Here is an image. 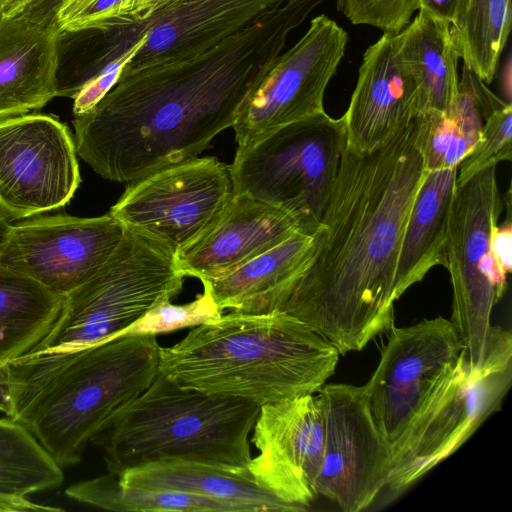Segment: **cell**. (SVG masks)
<instances>
[{"label":"cell","mask_w":512,"mask_h":512,"mask_svg":"<svg viewBox=\"0 0 512 512\" xmlns=\"http://www.w3.org/2000/svg\"><path fill=\"white\" fill-rule=\"evenodd\" d=\"M252 443L258 455L247 470L281 501L301 511L317 496L324 422L318 395L305 394L260 406Z\"/></svg>","instance_id":"17"},{"label":"cell","mask_w":512,"mask_h":512,"mask_svg":"<svg viewBox=\"0 0 512 512\" xmlns=\"http://www.w3.org/2000/svg\"><path fill=\"white\" fill-rule=\"evenodd\" d=\"M299 231L284 211L245 195L232 198L211 225L175 253L184 276L222 278Z\"/></svg>","instance_id":"19"},{"label":"cell","mask_w":512,"mask_h":512,"mask_svg":"<svg viewBox=\"0 0 512 512\" xmlns=\"http://www.w3.org/2000/svg\"><path fill=\"white\" fill-rule=\"evenodd\" d=\"M141 43L142 39L82 86L73 98L74 115L89 111L115 86L124 66L133 58Z\"/></svg>","instance_id":"34"},{"label":"cell","mask_w":512,"mask_h":512,"mask_svg":"<svg viewBox=\"0 0 512 512\" xmlns=\"http://www.w3.org/2000/svg\"><path fill=\"white\" fill-rule=\"evenodd\" d=\"M184 277L167 245L125 228L108 260L64 296L54 324L28 353L61 351L117 337L152 307L175 298Z\"/></svg>","instance_id":"7"},{"label":"cell","mask_w":512,"mask_h":512,"mask_svg":"<svg viewBox=\"0 0 512 512\" xmlns=\"http://www.w3.org/2000/svg\"><path fill=\"white\" fill-rule=\"evenodd\" d=\"M285 1L172 0L140 20L61 30L56 40L57 96L73 99L86 82L140 39L121 76L197 56Z\"/></svg>","instance_id":"6"},{"label":"cell","mask_w":512,"mask_h":512,"mask_svg":"<svg viewBox=\"0 0 512 512\" xmlns=\"http://www.w3.org/2000/svg\"><path fill=\"white\" fill-rule=\"evenodd\" d=\"M467 0H418V11L452 26L460 16Z\"/></svg>","instance_id":"36"},{"label":"cell","mask_w":512,"mask_h":512,"mask_svg":"<svg viewBox=\"0 0 512 512\" xmlns=\"http://www.w3.org/2000/svg\"><path fill=\"white\" fill-rule=\"evenodd\" d=\"M340 353L300 320L279 311H233L161 347L159 371L178 385L259 406L318 392Z\"/></svg>","instance_id":"4"},{"label":"cell","mask_w":512,"mask_h":512,"mask_svg":"<svg viewBox=\"0 0 512 512\" xmlns=\"http://www.w3.org/2000/svg\"><path fill=\"white\" fill-rule=\"evenodd\" d=\"M232 196L229 166L195 157L130 182L109 213L176 253L211 225Z\"/></svg>","instance_id":"11"},{"label":"cell","mask_w":512,"mask_h":512,"mask_svg":"<svg viewBox=\"0 0 512 512\" xmlns=\"http://www.w3.org/2000/svg\"><path fill=\"white\" fill-rule=\"evenodd\" d=\"M510 191L507 200V217L500 225H496L491 234L490 250L500 271L508 276L512 268V225L510 209Z\"/></svg>","instance_id":"35"},{"label":"cell","mask_w":512,"mask_h":512,"mask_svg":"<svg viewBox=\"0 0 512 512\" xmlns=\"http://www.w3.org/2000/svg\"><path fill=\"white\" fill-rule=\"evenodd\" d=\"M421 112L418 86L384 33L363 54L355 89L342 116L346 144L370 152L406 128Z\"/></svg>","instance_id":"18"},{"label":"cell","mask_w":512,"mask_h":512,"mask_svg":"<svg viewBox=\"0 0 512 512\" xmlns=\"http://www.w3.org/2000/svg\"><path fill=\"white\" fill-rule=\"evenodd\" d=\"M511 382L512 350L493 354L481 369L472 368L463 350L391 450L386 484L375 505L394 501L464 444L500 410Z\"/></svg>","instance_id":"10"},{"label":"cell","mask_w":512,"mask_h":512,"mask_svg":"<svg viewBox=\"0 0 512 512\" xmlns=\"http://www.w3.org/2000/svg\"><path fill=\"white\" fill-rule=\"evenodd\" d=\"M338 11L353 24L398 34L418 10V0H336Z\"/></svg>","instance_id":"33"},{"label":"cell","mask_w":512,"mask_h":512,"mask_svg":"<svg viewBox=\"0 0 512 512\" xmlns=\"http://www.w3.org/2000/svg\"><path fill=\"white\" fill-rule=\"evenodd\" d=\"M426 172L414 120L370 152L346 144L311 250L270 312L300 320L340 354L389 331L400 246Z\"/></svg>","instance_id":"2"},{"label":"cell","mask_w":512,"mask_h":512,"mask_svg":"<svg viewBox=\"0 0 512 512\" xmlns=\"http://www.w3.org/2000/svg\"><path fill=\"white\" fill-rule=\"evenodd\" d=\"M172 0H132L125 22L140 20Z\"/></svg>","instance_id":"39"},{"label":"cell","mask_w":512,"mask_h":512,"mask_svg":"<svg viewBox=\"0 0 512 512\" xmlns=\"http://www.w3.org/2000/svg\"><path fill=\"white\" fill-rule=\"evenodd\" d=\"M125 228L110 213L53 215L11 225L1 266L65 296L87 281L119 245Z\"/></svg>","instance_id":"16"},{"label":"cell","mask_w":512,"mask_h":512,"mask_svg":"<svg viewBox=\"0 0 512 512\" xmlns=\"http://www.w3.org/2000/svg\"><path fill=\"white\" fill-rule=\"evenodd\" d=\"M507 103L491 92L486 83L464 65L456 95L445 113L455 121L473 148L480 137L485 118Z\"/></svg>","instance_id":"32"},{"label":"cell","mask_w":512,"mask_h":512,"mask_svg":"<svg viewBox=\"0 0 512 512\" xmlns=\"http://www.w3.org/2000/svg\"><path fill=\"white\" fill-rule=\"evenodd\" d=\"M501 210L496 166H490L456 189L448 223L443 266L453 289L450 321L474 369L483 368L493 347L510 333L491 324L507 287L490 250Z\"/></svg>","instance_id":"9"},{"label":"cell","mask_w":512,"mask_h":512,"mask_svg":"<svg viewBox=\"0 0 512 512\" xmlns=\"http://www.w3.org/2000/svg\"><path fill=\"white\" fill-rule=\"evenodd\" d=\"M458 167L427 171L410 209L397 260L398 300L428 271L444 264V250Z\"/></svg>","instance_id":"22"},{"label":"cell","mask_w":512,"mask_h":512,"mask_svg":"<svg viewBox=\"0 0 512 512\" xmlns=\"http://www.w3.org/2000/svg\"><path fill=\"white\" fill-rule=\"evenodd\" d=\"M347 42L346 31L335 21L324 14L314 17L306 33L277 57L245 99L232 126L238 148L324 112V93Z\"/></svg>","instance_id":"12"},{"label":"cell","mask_w":512,"mask_h":512,"mask_svg":"<svg viewBox=\"0 0 512 512\" xmlns=\"http://www.w3.org/2000/svg\"><path fill=\"white\" fill-rule=\"evenodd\" d=\"M346 146L343 118L325 111L289 124L245 148L229 166L233 194L276 207L315 234Z\"/></svg>","instance_id":"8"},{"label":"cell","mask_w":512,"mask_h":512,"mask_svg":"<svg viewBox=\"0 0 512 512\" xmlns=\"http://www.w3.org/2000/svg\"><path fill=\"white\" fill-rule=\"evenodd\" d=\"M397 50L419 90L421 112H447L458 88V60L450 26L419 11L395 34Z\"/></svg>","instance_id":"24"},{"label":"cell","mask_w":512,"mask_h":512,"mask_svg":"<svg viewBox=\"0 0 512 512\" xmlns=\"http://www.w3.org/2000/svg\"><path fill=\"white\" fill-rule=\"evenodd\" d=\"M160 352L156 335L125 334L9 360L11 419L61 468L74 466L108 416L150 386Z\"/></svg>","instance_id":"3"},{"label":"cell","mask_w":512,"mask_h":512,"mask_svg":"<svg viewBox=\"0 0 512 512\" xmlns=\"http://www.w3.org/2000/svg\"><path fill=\"white\" fill-rule=\"evenodd\" d=\"M511 0H467L450 33L464 65L484 83L494 79L511 29Z\"/></svg>","instance_id":"26"},{"label":"cell","mask_w":512,"mask_h":512,"mask_svg":"<svg viewBox=\"0 0 512 512\" xmlns=\"http://www.w3.org/2000/svg\"><path fill=\"white\" fill-rule=\"evenodd\" d=\"M29 0H0V17L14 16Z\"/></svg>","instance_id":"40"},{"label":"cell","mask_w":512,"mask_h":512,"mask_svg":"<svg viewBox=\"0 0 512 512\" xmlns=\"http://www.w3.org/2000/svg\"><path fill=\"white\" fill-rule=\"evenodd\" d=\"M512 106L507 103L484 120L478 141L458 167L456 189L473 176L501 161L512 159Z\"/></svg>","instance_id":"30"},{"label":"cell","mask_w":512,"mask_h":512,"mask_svg":"<svg viewBox=\"0 0 512 512\" xmlns=\"http://www.w3.org/2000/svg\"><path fill=\"white\" fill-rule=\"evenodd\" d=\"M81 182L69 128L45 114L0 120V212L25 219L65 206Z\"/></svg>","instance_id":"14"},{"label":"cell","mask_w":512,"mask_h":512,"mask_svg":"<svg viewBox=\"0 0 512 512\" xmlns=\"http://www.w3.org/2000/svg\"><path fill=\"white\" fill-rule=\"evenodd\" d=\"M0 511H63V509L34 503L26 498L0 495Z\"/></svg>","instance_id":"37"},{"label":"cell","mask_w":512,"mask_h":512,"mask_svg":"<svg viewBox=\"0 0 512 512\" xmlns=\"http://www.w3.org/2000/svg\"><path fill=\"white\" fill-rule=\"evenodd\" d=\"M0 411L11 418L13 416V400L8 362L0 360Z\"/></svg>","instance_id":"38"},{"label":"cell","mask_w":512,"mask_h":512,"mask_svg":"<svg viewBox=\"0 0 512 512\" xmlns=\"http://www.w3.org/2000/svg\"><path fill=\"white\" fill-rule=\"evenodd\" d=\"M222 312L210 292L198 295L193 301L176 305L171 300L163 301L129 326L119 336L125 334L158 335L179 329L213 323L222 317Z\"/></svg>","instance_id":"31"},{"label":"cell","mask_w":512,"mask_h":512,"mask_svg":"<svg viewBox=\"0 0 512 512\" xmlns=\"http://www.w3.org/2000/svg\"><path fill=\"white\" fill-rule=\"evenodd\" d=\"M254 402L185 388L160 371L140 395L113 411L92 436L108 473L163 458L245 469Z\"/></svg>","instance_id":"5"},{"label":"cell","mask_w":512,"mask_h":512,"mask_svg":"<svg viewBox=\"0 0 512 512\" xmlns=\"http://www.w3.org/2000/svg\"><path fill=\"white\" fill-rule=\"evenodd\" d=\"M55 27L22 15L0 17V120L56 97Z\"/></svg>","instance_id":"20"},{"label":"cell","mask_w":512,"mask_h":512,"mask_svg":"<svg viewBox=\"0 0 512 512\" xmlns=\"http://www.w3.org/2000/svg\"><path fill=\"white\" fill-rule=\"evenodd\" d=\"M463 350L452 322L443 316L389 330L379 364L363 390L390 453Z\"/></svg>","instance_id":"13"},{"label":"cell","mask_w":512,"mask_h":512,"mask_svg":"<svg viewBox=\"0 0 512 512\" xmlns=\"http://www.w3.org/2000/svg\"><path fill=\"white\" fill-rule=\"evenodd\" d=\"M325 0H286L207 51L121 76L74 115L78 155L105 179L130 183L201 154L232 127L285 47Z\"/></svg>","instance_id":"1"},{"label":"cell","mask_w":512,"mask_h":512,"mask_svg":"<svg viewBox=\"0 0 512 512\" xmlns=\"http://www.w3.org/2000/svg\"><path fill=\"white\" fill-rule=\"evenodd\" d=\"M62 469L26 427L0 418V495L26 498L58 488Z\"/></svg>","instance_id":"28"},{"label":"cell","mask_w":512,"mask_h":512,"mask_svg":"<svg viewBox=\"0 0 512 512\" xmlns=\"http://www.w3.org/2000/svg\"><path fill=\"white\" fill-rule=\"evenodd\" d=\"M11 224L0 212V253ZM64 296L0 264V360L31 351L47 334L62 308Z\"/></svg>","instance_id":"25"},{"label":"cell","mask_w":512,"mask_h":512,"mask_svg":"<svg viewBox=\"0 0 512 512\" xmlns=\"http://www.w3.org/2000/svg\"><path fill=\"white\" fill-rule=\"evenodd\" d=\"M318 392L324 450L316 494L345 512L367 510L385 487L389 446L372 419L363 386L325 384Z\"/></svg>","instance_id":"15"},{"label":"cell","mask_w":512,"mask_h":512,"mask_svg":"<svg viewBox=\"0 0 512 512\" xmlns=\"http://www.w3.org/2000/svg\"><path fill=\"white\" fill-rule=\"evenodd\" d=\"M415 144L426 171L459 167L471 151L464 134L445 112L429 110L414 119Z\"/></svg>","instance_id":"29"},{"label":"cell","mask_w":512,"mask_h":512,"mask_svg":"<svg viewBox=\"0 0 512 512\" xmlns=\"http://www.w3.org/2000/svg\"><path fill=\"white\" fill-rule=\"evenodd\" d=\"M315 234L297 231L230 274L202 282L203 287L221 310L269 313L276 293L306 260Z\"/></svg>","instance_id":"23"},{"label":"cell","mask_w":512,"mask_h":512,"mask_svg":"<svg viewBox=\"0 0 512 512\" xmlns=\"http://www.w3.org/2000/svg\"><path fill=\"white\" fill-rule=\"evenodd\" d=\"M118 478L128 486L206 497L226 505L231 512L301 511L257 483L247 468L233 469L163 458L127 469Z\"/></svg>","instance_id":"21"},{"label":"cell","mask_w":512,"mask_h":512,"mask_svg":"<svg viewBox=\"0 0 512 512\" xmlns=\"http://www.w3.org/2000/svg\"><path fill=\"white\" fill-rule=\"evenodd\" d=\"M65 494L100 509L122 512H231L215 500L177 492L128 486L110 473L77 482Z\"/></svg>","instance_id":"27"}]
</instances>
